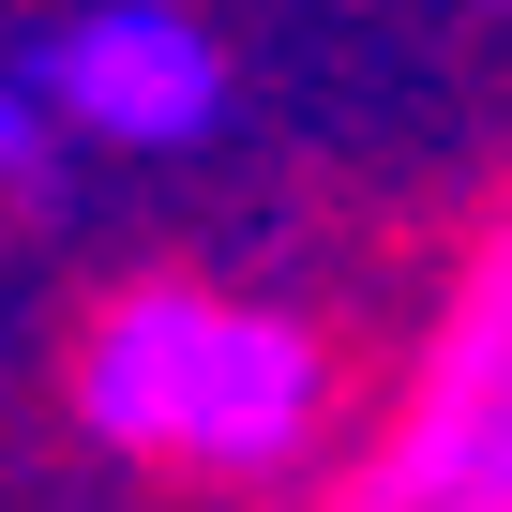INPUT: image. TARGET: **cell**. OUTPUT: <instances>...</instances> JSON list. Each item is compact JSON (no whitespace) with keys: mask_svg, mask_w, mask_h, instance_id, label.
Segmentation results:
<instances>
[{"mask_svg":"<svg viewBox=\"0 0 512 512\" xmlns=\"http://www.w3.org/2000/svg\"><path fill=\"white\" fill-rule=\"evenodd\" d=\"M61 106L91 136H121V151H166V136H196L226 106V46L181 16V0H106V16H76V46H61Z\"/></svg>","mask_w":512,"mask_h":512,"instance_id":"obj_3","label":"cell"},{"mask_svg":"<svg viewBox=\"0 0 512 512\" xmlns=\"http://www.w3.org/2000/svg\"><path fill=\"white\" fill-rule=\"evenodd\" d=\"M302 512H512V196L467 241V272L422 332L407 407L377 422V452L347 482H317Z\"/></svg>","mask_w":512,"mask_h":512,"instance_id":"obj_2","label":"cell"},{"mask_svg":"<svg viewBox=\"0 0 512 512\" xmlns=\"http://www.w3.org/2000/svg\"><path fill=\"white\" fill-rule=\"evenodd\" d=\"M76 422L121 467H196V482H287L332 422V347L272 302H226L196 272L121 287L76 332Z\"/></svg>","mask_w":512,"mask_h":512,"instance_id":"obj_1","label":"cell"},{"mask_svg":"<svg viewBox=\"0 0 512 512\" xmlns=\"http://www.w3.org/2000/svg\"><path fill=\"white\" fill-rule=\"evenodd\" d=\"M16 166H31V106L0 91V181H16Z\"/></svg>","mask_w":512,"mask_h":512,"instance_id":"obj_4","label":"cell"}]
</instances>
